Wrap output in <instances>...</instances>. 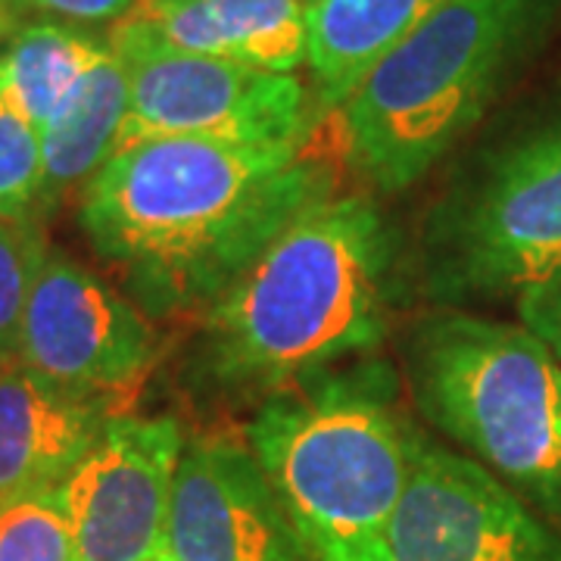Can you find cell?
<instances>
[{"mask_svg":"<svg viewBox=\"0 0 561 561\" xmlns=\"http://www.w3.org/2000/svg\"><path fill=\"white\" fill-rule=\"evenodd\" d=\"M337 179L306 144L153 138L116 150L81 187L79 228L157 324L201 321Z\"/></svg>","mask_w":561,"mask_h":561,"instance_id":"6da1fadb","label":"cell"},{"mask_svg":"<svg viewBox=\"0 0 561 561\" xmlns=\"http://www.w3.org/2000/svg\"><path fill=\"white\" fill-rule=\"evenodd\" d=\"M409 265L371 194L331 197L284 228L194 331L184 381L219 405H262L368 359L390 334Z\"/></svg>","mask_w":561,"mask_h":561,"instance_id":"7a4b0ae2","label":"cell"},{"mask_svg":"<svg viewBox=\"0 0 561 561\" xmlns=\"http://www.w3.org/2000/svg\"><path fill=\"white\" fill-rule=\"evenodd\" d=\"M561 0H453L337 110L343 160L375 194L427 179L537 60Z\"/></svg>","mask_w":561,"mask_h":561,"instance_id":"3957f363","label":"cell"},{"mask_svg":"<svg viewBox=\"0 0 561 561\" xmlns=\"http://www.w3.org/2000/svg\"><path fill=\"white\" fill-rule=\"evenodd\" d=\"M378 356L256 405L243 437L316 561H387L415 427Z\"/></svg>","mask_w":561,"mask_h":561,"instance_id":"277c9868","label":"cell"},{"mask_svg":"<svg viewBox=\"0 0 561 561\" xmlns=\"http://www.w3.org/2000/svg\"><path fill=\"white\" fill-rule=\"evenodd\" d=\"M561 265V79L508 110L443 175L409 253L446 309L518 300Z\"/></svg>","mask_w":561,"mask_h":561,"instance_id":"5b68a950","label":"cell"},{"mask_svg":"<svg viewBox=\"0 0 561 561\" xmlns=\"http://www.w3.org/2000/svg\"><path fill=\"white\" fill-rule=\"evenodd\" d=\"M419 415L561 527V362L524 324L431 306L400 346Z\"/></svg>","mask_w":561,"mask_h":561,"instance_id":"8992f818","label":"cell"},{"mask_svg":"<svg viewBox=\"0 0 561 561\" xmlns=\"http://www.w3.org/2000/svg\"><path fill=\"white\" fill-rule=\"evenodd\" d=\"M106 44L128 76V116L116 150L153 138L306 144L321 116L297 76L184 54L128 20L113 25Z\"/></svg>","mask_w":561,"mask_h":561,"instance_id":"52a82bcc","label":"cell"},{"mask_svg":"<svg viewBox=\"0 0 561 561\" xmlns=\"http://www.w3.org/2000/svg\"><path fill=\"white\" fill-rule=\"evenodd\" d=\"M160 356V324L116 284L66 253H47L22 316L20 365L119 419L131 412Z\"/></svg>","mask_w":561,"mask_h":561,"instance_id":"ba28073f","label":"cell"},{"mask_svg":"<svg viewBox=\"0 0 561 561\" xmlns=\"http://www.w3.org/2000/svg\"><path fill=\"white\" fill-rule=\"evenodd\" d=\"M387 561H561V527L483 465L415 427Z\"/></svg>","mask_w":561,"mask_h":561,"instance_id":"9c48e42d","label":"cell"},{"mask_svg":"<svg viewBox=\"0 0 561 561\" xmlns=\"http://www.w3.org/2000/svg\"><path fill=\"white\" fill-rule=\"evenodd\" d=\"M172 415H119L62 481L72 561H153L162 552L184 449Z\"/></svg>","mask_w":561,"mask_h":561,"instance_id":"30bf717a","label":"cell"},{"mask_svg":"<svg viewBox=\"0 0 561 561\" xmlns=\"http://www.w3.org/2000/svg\"><path fill=\"white\" fill-rule=\"evenodd\" d=\"M160 556L169 561H316L247 437L221 427L184 440Z\"/></svg>","mask_w":561,"mask_h":561,"instance_id":"8fae6325","label":"cell"},{"mask_svg":"<svg viewBox=\"0 0 561 561\" xmlns=\"http://www.w3.org/2000/svg\"><path fill=\"white\" fill-rule=\"evenodd\" d=\"M110 421L103 409L66 397L20 362L0 368V512L60 490Z\"/></svg>","mask_w":561,"mask_h":561,"instance_id":"7c38bea8","label":"cell"},{"mask_svg":"<svg viewBox=\"0 0 561 561\" xmlns=\"http://www.w3.org/2000/svg\"><path fill=\"white\" fill-rule=\"evenodd\" d=\"M306 10L309 0H138L122 20L184 54L294 76L309 50Z\"/></svg>","mask_w":561,"mask_h":561,"instance_id":"4fadbf2b","label":"cell"},{"mask_svg":"<svg viewBox=\"0 0 561 561\" xmlns=\"http://www.w3.org/2000/svg\"><path fill=\"white\" fill-rule=\"evenodd\" d=\"M453 0H309L312 98L319 113H337L378 62Z\"/></svg>","mask_w":561,"mask_h":561,"instance_id":"5bb4252c","label":"cell"},{"mask_svg":"<svg viewBox=\"0 0 561 561\" xmlns=\"http://www.w3.org/2000/svg\"><path fill=\"white\" fill-rule=\"evenodd\" d=\"M128 116V76L122 60L110 50L91 76L81 81L76 98L57 119L41 131L44 153V191L41 219L72 191L84 187L119 144Z\"/></svg>","mask_w":561,"mask_h":561,"instance_id":"9a60e30c","label":"cell"},{"mask_svg":"<svg viewBox=\"0 0 561 561\" xmlns=\"http://www.w3.org/2000/svg\"><path fill=\"white\" fill-rule=\"evenodd\" d=\"M110 54L72 25L32 22L0 47V91L44 131L76 98L81 81Z\"/></svg>","mask_w":561,"mask_h":561,"instance_id":"2e32d148","label":"cell"},{"mask_svg":"<svg viewBox=\"0 0 561 561\" xmlns=\"http://www.w3.org/2000/svg\"><path fill=\"white\" fill-rule=\"evenodd\" d=\"M47 253L50 250L41 234L38 221H16L0 216V368L20 362L25 302Z\"/></svg>","mask_w":561,"mask_h":561,"instance_id":"e0dca14e","label":"cell"},{"mask_svg":"<svg viewBox=\"0 0 561 561\" xmlns=\"http://www.w3.org/2000/svg\"><path fill=\"white\" fill-rule=\"evenodd\" d=\"M41 191H44L41 131L0 91V216L16 221H41Z\"/></svg>","mask_w":561,"mask_h":561,"instance_id":"ac0fdd59","label":"cell"},{"mask_svg":"<svg viewBox=\"0 0 561 561\" xmlns=\"http://www.w3.org/2000/svg\"><path fill=\"white\" fill-rule=\"evenodd\" d=\"M0 561H72L60 490L13 502L0 512Z\"/></svg>","mask_w":561,"mask_h":561,"instance_id":"d6986e66","label":"cell"},{"mask_svg":"<svg viewBox=\"0 0 561 561\" xmlns=\"http://www.w3.org/2000/svg\"><path fill=\"white\" fill-rule=\"evenodd\" d=\"M515 309L524 328L537 334L561 362V265L537 284H530L515 300Z\"/></svg>","mask_w":561,"mask_h":561,"instance_id":"ffe728a7","label":"cell"},{"mask_svg":"<svg viewBox=\"0 0 561 561\" xmlns=\"http://www.w3.org/2000/svg\"><path fill=\"white\" fill-rule=\"evenodd\" d=\"M138 0H25L28 10L69 22H119Z\"/></svg>","mask_w":561,"mask_h":561,"instance_id":"44dd1931","label":"cell"},{"mask_svg":"<svg viewBox=\"0 0 561 561\" xmlns=\"http://www.w3.org/2000/svg\"><path fill=\"white\" fill-rule=\"evenodd\" d=\"M153 561H169V559H162V556H157V559H153Z\"/></svg>","mask_w":561,"mask_h":561,"instance_id":"7402d4cb","label":"cell"}]
</instances>
